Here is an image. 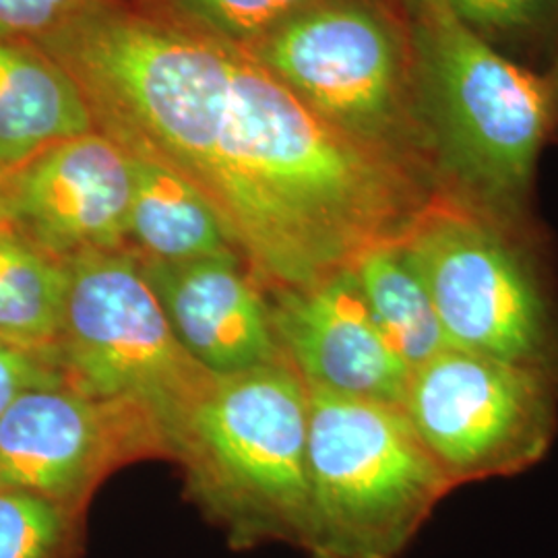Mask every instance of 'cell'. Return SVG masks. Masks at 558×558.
Returning <instances> with one entry per match:
<instances>
[{
  "label": "cell",
  "instance_id": "cell-8",
  "mask_svg": "<svg viewBox=\"0 0 558 558\" xmlns=\"http://www.w3.org/2000/svg\"><path fill=\"white\" fill-rule=\"evenodd\" d=\"M401 410L456 490L515 476L548 453L558 379L447 345L410 373Z\"/></svg>",
  "mask_w": 558,
  "mask_h": 558
},
{
  "label": "cell",
  "instance_id": "cell-14",
  "mask_svg": "<svg viewBox=\"0 0 558 558\" xmlns=\"http://www.w3.org/2000/svg\"><path fill=\"white\" fill-rule=\"evenodd\" d=\"M131 154L133 189L126 240L145 259L193 260L236 255L214 207L174 168Z\"/></svg>",
  "mask_w": 558,
  "mask_h": 558
},
{
  "label": "cell",
  "instance_id": "cell-6",
  "mask_svg": "<svg viewBox=\"0 0 558 558\" xmlns=\"http://www.w3.org/2000/svg\"><path fill=\"white\" fill-rule=\"evenodd\" d=\"M401 244L449 345L558 379V299L521 226L437 193Z\"/></svg>",
  "mask_w": 558,
  "mask_h": 558
},
{
  "label": "cell",
  "instance_id": "cell-12",
  "mask_svg": "<svg viewBox=\"0 0 558 558\" xmlns=\"http://www.w3.org/2000/svg\"><path fill=\"white\" fill-rule=\"evenodd\" d=\"M140 263L182 348L211 375L230 377L286 360L267 290L236 255Z\"/></svg>",
  "mask_w": 558,
  "mask_h": 558
},
{
  "label": "cell",
  "instance_id": "cell-13",
  "mask_svg": "<svg viewBox=\"0 0 558 558\" xmlns=\"http://www.w3.org/2000/svg\"><path fill=\"white\" fill-rule=\"evenodd\" d=\"M73 75L34 41L0 40V174L94 131Z\"/></svg>",
  "mask_w": 558,
  "mask_h": 558
},
{
  "label": "cell",
  "instance_id": "cell-3",
  "mask_svg": "<svg viewBox=\"0 0 558 558\" xmlns=\"http://www.w3.org/2000/svg\"><path fill=\"white\" fill-rule=\"evenodd\" d=\"M311 393L281 360L216 377L180 437L186 497L230 548L288 544L308 523Z\"/></svg>",
  "mask_w": 558,
  "mask_h": 558
},
{
  "label": "cell",
  "instance_id": "cell-20",
  "mask_svg": "<svg viewBox=\"0 0 558 558\" xmlns=\"http://www.w3.org/2000/svg\"><path fill=\"white\" fill-rule=\"evenodd\" d=\"M87 7L89 0H0V40H40Z\"/></svg>",
  "mask_w": 558,
  "mask_h": 558
},
{
  "label": "cell",
  "instance_id": "cell-10",
  "mask_svg": "<svg viewBox=\"0 0 558 558\" xmlns=\"http://www.w3.org/2000/svg\"><path fill=\"white\" fill-rule=\"evenodd\" d=\"M2 228L60 260L124 248L131 154L106 133L60 141L2 174Z\"/></svg>",
  "mask_w": 558,
  "mask_h": 558
},
{
  "label": "cell",
  "instance_id": "cell-4",
  "mask_svg": "<svg viewBox=\"0 0 558 558\" xmlns=\"http://www.w3.org/2000/svg\"><path fill=\"white\" fill-rule=\"evenodd\" d=\"M311 393V558H398L453 486L399 403Z\"/></svg>",
  "mask_w": 558,
  "mask_h": 558
},
{
  "label": "cell",
  "instance_id": "cell-1",
  "mask_svg": "<svg viewBox=\"0 0 558 558\" xmlns=\"http://www.w3.org/2000/svg\"><path fill=\"white\" fill-rule=\"evenodd\" d=\"M34 44L108 137L199 189L265 290L403 239L435 197L426 174L323 119L234 44L89 7Z\"/></svg>",
  "mask_w": 558,
  "mask_h": 558
},
{
  "label": "cell",
  "instance_id": "cell-16",
  "mask_svg": "<svg viewBox=\"0 0 558 558\" xmlns=\"http://www.w3.org/2000/svg\"><path fill=\"white\" fill-rule=\"evenodd\" d=\"M66 286V260L57 259L15 232L0 228L2 341L54 366Z\"/></svg>",
  "mask_w": 558,
  "mask_h": 558
},
{
  "label": "cell",
  "instance_id": "cell-15",
  "mask_svg": "<svg viewBox=\"0 0 558 558\" xmlns=\"http://www.w3.org/2000/svg\"><path fill=\"white\" fill-rule=\"evenodd\" d=\"M350 269L380 333L410 373L449 345L433 299L401 240L362 251Z\"/></svg>",
  "mask_w": 558,
  "mask_h": 558
},
{
  "label": "cell",
  "instance_id": "cell-2",
  "mask_svg": "<svg viewBox=\"0 0 558 558\" xmlns=\"http://www.w3.org/2000/svg\"><path fill=\"white\" fill-rule=\"evenodd\" d=\"M416 96L437 193L523 226L553 96L530 71L456 20L412 0Z\"/></svg>",
  "mask_w": 558,
  "mask_h": 558
},
{
  "label": "cell",
  "instance_id": "cell-23",
  "mask_svg": "<svg viewBox=\"0 0 558 558\" xmlns=\"http://www.w3.org/2000/svg\"><path fill=\"white\" fill-rule=\"evenodd\" d=\"M2 179V174H0ZM0 228H2V186H0Z\"/></svg>",
  "mask_w": 558,
  "mask_h": 558
},
{
  "label": "cell",
  "instance_id": "cell-22",
  "mask_svg": "<svg viewBox=\"0 0 558 558\" xmlns=\"http://www.w3.org/2000/svg\"><path fill=\"white\" fill-rule=\"evenodd\" d=\"M550 87V96H553V106L557 104L558 106V64H557V73H555V77H553V83L548 85Z\"/></svg>",
  "mask_w": 558,
  "mask_h": 558
},
{
  "label": "cell",
  "instance_id": "cell-18",
  "mask_svg": "<svg viewBox=\"0 0 558 558\" xmlns=\"http://www.w3.org/2000/svg\"><path fill=\"white\" fill-rule=\"evenodd\" d=\"M197 32L234 46L257 44L323 0H174Z\"/></svg>",
  "mask_w": 558,
  "mask_h": 558
},
{
  "label": "cell",
  "instance_id": "cell-9",
  "mask_svg": "<svg viewBox=\"0 0 558 558\" xmlns=\"http://www.w3.org/2000/svg\"><path fill=\"white\" fill-rule=\"evenodd\" d=\"M149 458L166 456L145 422L62 380L23 391L0 414V488L73 511L87 513L104 480Z\"/></svg>",
  "mask_w": 558,
  "mask_h": 558
},
{
  "label": "cell",
  "instance_id": "cell-5",
  "mask_svg": "<svg viewBox=\"0 0 558 558\" xmlns=\"http://www.w3.org/2000/svg\"><path fill=\"white\" fill-rule=\"evenodd\" d=\"M69 286L54 366L87 398L131 412L174 459L186 422L216 375L182 348L135 251L66 260Z\"/></svg>",
  "mask_w": 558,
  "mask_h": 558
},
{
  "label": "cell",
  "instance_id": "cell-7",
  "mask_svg": "<svg viewBox=\"0 0 558 558\" xmlns=\"http://www.w3.org/2000/svg\"><path fill=\"white\" fill-rule=\"evenodd\" d=\"M255 46V59L323 119L435 182L416 77L410 83L398 32L375 7L323 0Z\"/></svg>",
  "mask_w": 558,
  "mask_h": 558
},
{
  "label": "cell",
  "instance_id": "cell-21",
  "mask_svg": "<svg viewBox=\"0 0 558 558\" xmlns=\"http://www.w3.org/2000/svg\"><path fill=\"white\" fill-rule=\"evenodd\" d=\"M59 371L29 352L0 339V414L20 398L23 391L60 383Z\"/></svg>",
  "mask_w": 558,
  "mask_h": 558
},
{
  "label": "cell",
  "instance_id": "cell-17",
  "mask_svg": "<svg viewBox=\"0 0 558 558\" xmlns=\"http://www.w3.org/2000/svg\"><path fill=\"white\" fill-rule=\"evenodd\" d=\"M85 518L52 500L0 488V558H81Z\"/></svg>",
  "mask_w": 558,
  "mask_h": 558
},
{
  "label": "cell",
  "instance_id": "cell-11",
  "mask_svg": "<svg viewBox=\"0 0 558 558\" xmlns=\"http://www.w3.org/2000/svg\"><path fill=\"white\" fill-rule=\"evenodd\" d=\"M267 302L283 359L308 389L401 405L410 368L380 333L350 265L269 288Z\"/></svg>",
  "mask_w": 558,
  "mask_h": 558
},
{
  "label": "cell",
  "instance_id": "cell-19",
  "mask_svg": "<svg viewBox=\"0 0 558 558\" xmlns=\"http://www.w3.org/2000/svg\"><path fill=\"white\" fill-rule=\"evenodd\" d=\"M484 40L536 29L558 13V0H439Z\"/></svg>",
  "mask_w": 558,
  "mask_h": 558
}]
</instances>
